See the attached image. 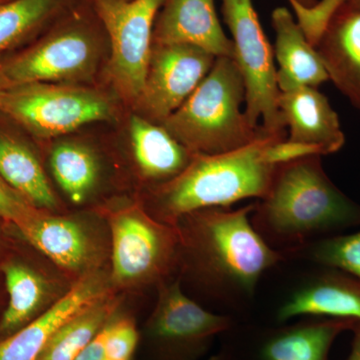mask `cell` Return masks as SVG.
<instances>
[{
  "label": "cell",
  "mask_w": 360,
  "mask_h": 360,
  "mask_svg": "<svg viewBox=\"0 0 360 360\" xmlns=\"http://www.w3.org/2000/svg\"><path fill=\"white\" fill-rule=\"evenodd\" d=\"M255 202L239 208L210 207L187 213L179 232L176 277L187 295L238 309L255 297L265 272L285 259L253 226Z\"/></svg>",
  "instance_id": "obj_1"
},
{
  "label": "cell",
  "mask_w": 360,
  "mask_h": 360,
  "mask_svg": "<svg viewBox=\"0 0 360 360\" xmlns=\"http://www.w3.org/2000/svg\"><path fill=\"white\" fill-rule=\"evenodd\" d=\"M251 222L286 257L310 243L360 226V205L331 181L314 155L276 165Z\"/></svg>",
  "instance_id": "obj_2"
},
{
  "label": "cell",
  "mask_w": 360,
  "mask_h": 360,
  "mask_svg": "<svg viewBox=\"0 0 360 360\" xmlns=\"http://www.w3.org/2000/svg\"><path fill=\"white\" fill-rule=\"evenodd\" d=\"M276 141L284 139L264 136L231 153L194 155L179 176L146 188L144 196L137 198L151 217L170 225L195 210L262 200L276 167L267 161L265 150Z\"/></svg>",
  "instance_id": "obj_3"
},
{
  "label": "cell",
  "mask_w": 360,
  "mask_h": 360,
  "mask_svg": "<svg viewBox=\"0 0 360 360\" xmlns=\"http://www.w3.org/2000/svg\"><path fill=\"white\" fill-rule=\"evenodd\" d=\"M245 85L236 60L217 58L184 103L161 125L194 155L231 153L269 136L250 124ZM272 137V136H271Z\"/></svg>",
  "instance_id": "obj_4"
},
{
  "label": "cell",
  "mask_w": 360,
  "mask_h": 360,
  "mask_svg": "<svg viewBox=\"0 0 360 360\" xmlns=\"http://www.w3.org/2000/svg\"><path fill=\"white\" fill-rule=\"evenodd\" d=\"M106 41L91 1L78 0L39 39L0 61V89L32 82H87L98 70Z\"/></svg>",
  "instance_id": "obj_5"
},
{
  "label": "cell",
  "mask_w": 360,
  "mask_h": 360,
  "mask_svg": "<svg viewBox=\"0 0 360 360\" xmlns=\"http://www.w3.org/2000/svg\"><path fill=\"white\" fill-rule=\"evenodd\" d=\"M111 232L110 278L123 295L153 290L176 277L179 232L151 217L139 198L99 208Z\"/></svg>",
  "instance_id": "obj_6"
},
{
  "label": "cell",
  "mask_w": 360,
  "mask_h": 360,
  "mask_svg": "<svg viewBox=\"0 0 360 360\" xmlns=\"http://www.w3.org/2000/svg\"><path fill=\"white\" fill-rule=\"evenodd\" d=\"M155 303L139 328V360H201L231 315L214 314L191 297L177 277L158 286Z\"/></svg>",
  "instance_id": "obj_7"
},
{
  "label": "cell",
  "mask_w": 360,
  "mask_h": 360,
  "mask_svg": "<svg viewBox=\"0 0 360 360\" xmlns=\"http://www.w3.org/2000/svg\"><path fill=\"white\" fill-rule=\"evenodd\" d=\"M225 25L232 35L234 60L245 85V115L269 136L288 139L278 108L274 47L262 30L252 0H221Z\"/></svg>",
  "instance_id": "obj_8"
},
{
  "label": "cell",
  "mask_w": 360,
  "mask_h": 360,
  "mask_svg": "<svg viewBox=\"0 0 360 360\" xmlns=\"http://www.w3.org/2000/svg\"><path fill=\"white\" fill-rule=\"evenodd\" d=\"M14 231L75 283L90 274L110 269V224L99 210H39Z\"/></svg>",
  "instance_id": "obj_9"
},
{
  "label": "cell",
  "mask_w": 360,
  "mask_h": 360,
  "mask_svg": "<svg viewBox=\"0 0 360 360\" xmlns=\"http://www.w3.org/2000/svg\"><path fill=\"white\" fill-rule=\"evenodd\" d=\"M113 111L103 92L77 84L32 82L0 90V112L40 139L110 120Z\"/></svg>",
  "instance_id": "obj_10"
},
{
  "label": "cell",
  "mask_w": 360,
  "mask_h": 360,
  "mask_svg": "<svg viewBox=\"0 0 360 360\" xmlns=\"http://www.w3.org/2000/svg\"><path fill=\"white\" fill-rule=\"evenodd\" d=\"M90 1L110 44L111 82L123 98L137 103L148 73L156 16L165 0Z\"/></svg>",
  "instance_id": "obj_11"
},
{
  "label": "cell",
  "mask_w": 360,
  "mask_h": 360,
  "mask_svg": "<svg viewBox=\"0 0 360 360\" xmlns=\"http://www.w3.org/2000/svg\"><path fill=\"white\" fill-rule=\"evenodd\" d=\"M215 58L186 44H153L146 82L136 104L143 117L161 124L191 96Z\"/></svg>",
  "instance_id": "obj_12"
},
{
  "label": "cell",
  "mask_w": 360,
  "mask_h": 360,
  "mask_svg": "<svg viewBox=\"0 0 360 360\" xmlns=\"http://www.w3.org/2000/svg\"><path fill=\"white\" fill-rule=\"evenodd\" d=\"M0 274L8 295L6 309L0 316V340L39 319L77 283L41 252L37 262L18 257L4 260Z\"/></svg>",
  "instance_id": "obj_13"
},
{
  "label": "cell",
  "mask_w": 360,
  "mask_h": 360,
  "mask_svg": "<svg viewBox=\"0 0 360 360\" xmlns=\"http://www.w3.org/2000/svg\"><path fill=\"white\" fill-rule=\"evenodd\" d=\"M302 316L360 321V279L331 267L307 274L276 310L281 323Z\"/></svg>",
  "instance_id": "obj_14"
},
{
  "label": "cell",
  "mask_w": 360,
  "mask_h": 360,
  "mask_svg": "<svg viewBox=\"0 0 360 360\" xmlns=\"http://www.w3.org/2000/svg\"><path fill=\"white\" fill-rule=\"evenodd\" d=\"M153 44H186L215 58L234 59L232 40L220 25L214 0H165L153 27Z\"/></svg>",
  "instance_id": "obj_15"
},
{
  "label": "cell",
  "mask_w": 360,
  "mask_h": 360,
  "mask_svg": "<svg viewBox=\"0 0 360 360\" xmlns=\"http://www.w3.org/2000/svg\"><path fill=\"white\" fill-rule=\"evenodd\" d=\"M111 290L110 269L84 277L44 314L0 340V360H37L61 324Z\"/></svg>",
  "instance_id": "obj_16"
},
{
  "label": "cell",
  "mask_w": 360,
  "mask_h": 360,
  "mask_svg": "<svg viewBox=\"0 0 360 360\" xmlns=\"http://www.w3.org/2000/svg\"><path fill=\"white\" fill-rule=\"evenodd\" d=\"M0 120V176L33 206L51 212L68 210L56 193L39 153L15 123Z\"/></svg>",
  "instance_id": "obj_17"
},
{
  "label": "cell",
  "mask_w": 360,
  "mask_h": 360,
  "mask_svg": "<svg viewBox=\"0 0 360 360\" xmlns=\"http://www.w3.org/2000/svg\"><path fill=\"white\" fill-rule=\"evenodd\" d=\"M278 108L290 141L317 146L324 155L338 153L345 146V135L338 113L328 97L315 87L281 92Z\"/></svg>",
  "instance_id": "obj_18"
},
{
  "label": "cell",
  "mask_w": 360,
  "mask_h": 360,
  "mask_svg": "<svg viewBox=\"0 0 360 360\" xmlns=\"http://www.w3.org/2000/svg\"><path fill=\"white\" fill-rule=\"evenodd\" d=\"M356 322L312 317L269 329L257 340L253 360H329L336 338L352 331Z\"/></svg>",
  "instance_id": "obj_19"
},
{
  "label": "cell",
  "mask_w": 360,
  "mask_h": 360,
  "mask_svg": "<svg viewBox=\"0 0 360 360\" xmlns=\"http://www.w3.org/2000/svg\"><path fill=\"white\" fill-rule=\"evenodd\" d=\"M49 167L56 186L75 210L101 207L105 167L89 144L71 139L56 142L49 150Z\"/></svg>",
  "instance_id": "obj_20"
},
{
  "label": "cell",
  "mask_w": 360,
  "mask_h": 360,
  "mask_svg": "<svg viewBox=\"0 0 360 360\" xmlns=\"http://www.w3.org/2000/svg\"><path fill=\"white\" fill-rule=\"evenodd\" d=\"M329 80L360 111V8L345 2L316 46Z\"/></svg>",
  "instance_id": "obj_21"
},
{
  "label": "cell",
  "mask_w": 360,
  "mask_h": 360,
  "mask_svg": "<svg viewBox=\"0 0 360 360\" xmlns=\"http://www.w3.org/2000/svg\"><path fill=\"white\" fill-rule=\"evenodd\" d=\"M129 134L134 170L146 188L179 176L193 160L194 153L162 125L143 116H131Z\"/></svg>",
  "instance_id": "obj_22"
},
{
  "label": "cell",
  "mask_w": 360,
  "mask_h": 360,
  "mask_svg": "<svg viewBox=\"0 0 360 360\" xmlns=\"http://www.w3.org/2000/svg\"><path fill=\"white\" fill-rule=\"evenodd\" d=\"M271 25L276 32L274 58L279 91L288 92L300 87H317L329 80L316 49L307 41L302 28L285 7L272 11Z\"/></svg>",
  "instance_id": "obj_23"
},
{
  "label": "cell",
  "mask_w": 360,
  "mask_h": 360,
  "mask_svg": "<svg viewBox=\"0 0 360 360\" xmlns=\"http://www.w3.org/2000/svg\"><path fill=\"white\" fill-rule=\"evenodd\" d=\"M78 0H8L0 4V61L32 44Z\"/></svg>",
  "instance_id": "obj_24"
},
{
  "label": "cell",
  "mask_w": 360,
  "mask_h": 360,
  "mask_svg": "<svg viewBox=\"0 0 360 360\" xmlns=\"http://www.w3.org/2000/svg\"><path fill=\"white\" fill-rule=\"evenodd\" d=\"M127 295L111 290L71 316L47 341L37 360H75L127 303Z\"/></svg>",
  "instance_id": "obj_25"
},
{
  "label": "cell",
  "mask_w": 360,
  "mask_h": 360,
  "mask_svg": "<svg viewBox=\"0 0 360 360\" xmlns=\"http://www.w3.org/2000/svg\"><path fill=\"white\" fill-rule=\"evenodd\" d=\"M319 266L342 270L360 279V231L317 239L291 253Z\"/></svg>",
  "instance_id": "obj_26"
},
{
  "label": "cell",
  "mask_w": 360,
  "mask_h": 360,
  "mask_svg": "<svg viewBox=\"0 0 360 360\" xmlns=\"http://www.w3.org/2000/svg\"><path fill=\"white\" fill-rule=\"evenodd\" d=\"M139 343V328L134 314L122 307L110 321L106 340V359H134Z\"/></svg>",
  "instance_id": "obj_27"
},
{
  "label": "cell",
  "mask_w": 360,
  "mask_h": 360,
  "mask_svg": "<svg viewBox=\"0 0 360 360\" xmlns=\"http://www.w3.org/2000/svg\"><path fill=\"white\" fill-rule=\"evenodd\" d=\"M348 0H321L312 7H303L297 4H291L295 11L298 25L303 34L314 49H316L326 28L336 11Z\"/></svg>",
  "instance_id": "obj_28"
},
{
  "label": "cell",
  "mask_w": 360,
  "mask_h": 360,
  "mask_svg": "<svg viewBox=\"0 0 360 360\" xmlns=\"http://www.w3.org/2000/svg\"><path fill=\"white\" fill-rule=\"evenodd\" d=\"M39 210L0 176V220L20 229Z\"/></svg>",
  "instance_id": "obj_29"
},
{
  "label": "cell",
  "mask_w": 360,
  "mask_h": 360,
  "mask_svg": "<svg viewBox=\"0 0 360 360\" xmlns=\"http://www.w3.org/2000/svg\"><path fill=\"white\" fill-rule=\"evenodd\" d=\"M314 155L322 156L324 153L317 146L291 141L288 139L271 142L265 150L267 161L274 165H283Z\"/></svg>",
  "instance_id": "obj_30"
},
{
  "label": "cell",
  "mask_w": 360,
  "mask_h": 360,
  "mask_svg": "<svg viewBox=\"0 0 360 360\" xmlns=\"http://www.w3.org/2000/svg\"><path fill=\"white\" fill-rule=\"evenodd\" d=\"M110 321L105 324L103 330L91 340V342L77 355L75 360L106 359V340H108V328H110Z\"/></svg>",
  "instance_id": "obj_31"
},
{
  "label": "cell",
  "mask_w": 360,
  "mask_h": 360,
  "mask_svg": "<svg viewBox=\"0 0 360 360\" xmlns=\"http://www.w3.org/2000/svg\"><path fill=\"white\" fill-rule=\"evenodd\" d=\"M352 331L354 333V338H352V349H350L348 360H360V321L355 323Z\"/></svg>",
  "instance_id": "obj_32"
},
{
  "label": "cell",
  "mask_w": 360,
  "mask_h": 360,
  "mask_svg": "<svg viewBox=\"0 0 360 360\" xmlns=\"http://www.w3.org/2000/svg\"><path fill=\"white\" fill-rule=\"evenodd\" d=\"M207 360H240L236 354L229 350H221L217 354L212 355Z\"/></svg>",
  "instance_id": "obj_33"
},
{
  "label": "cell",
  "mask_w": 360,
  "mask_h": 360,
  "mask_svg": "<svg viewBox=\"0 0 360 360\" xmlns=\"http://www.w3.org/2000/svg\"><path fill=\"white\" fill-rule=\"evenodd\" d=\"M288 1H290V4H297L303 7H307V8L317 4V0H288Z\"/></svg>",
  "instance_id": "obj_34"
},
{
  "label": "cell",
  "mask_w": 360,
  "mask_h": 360,
  "mask_svg": "<svg viewBox=\"0 0 360 360\" xmlns=\"http://www.w3.org/2000/svg\"><path fill=\"white\" fill-rule=\"evenodd\" d=\"M348 4L357 7V8H360V0H348Z\"/></svg>",
  "instance_id": "obj_35"
},
{
  "label": "cell",
  "mask_w": 360,
  "mask_h": 360,
  "mask_svg": "<svg viewBox=\"0 0 360 360\" xmlns=\"http://www.w3.org/2000/svg\"><path fill=\"white\" fill-rule=\"evenodd\" d=\"M8 1V0H0V4H4V2Z\"/></svg>",
  "instance_id": "obj_36"
},
{
  "label": "cell",
  "mask_w": 360,
  "mask_h": 360,
  "mask_svg": "<svg viewBox=\"0 0 360 360\" xmlns=\"http://www.w3.org/2000/svg\"><path fill=\"white\" fill-rule=\"evenodd\" d=\"M105 360H108V359H105ZM129 360H134V359H129Z\"/></svg>",
  "instance_id": "obj_37"
},
{
  "label": "cell",
  "mask_w": 360,
  "mask_h": 360,
  "mask_svg": "<svg viewBox=\"0 0 360 360\" xmlns=\"http://www.w3.org/2000/svg\"><path fill=\"white\" fill-rule=\"evenodd\" d=\"M0 90H1V89H0Z\"/></svg>",
  "instance_id": "obj_38"
}]
</instances>
